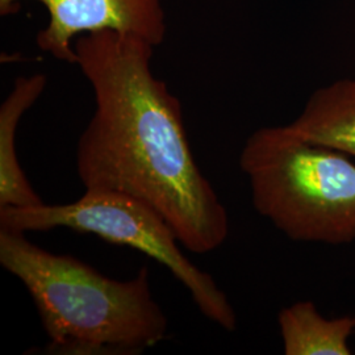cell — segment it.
I'll use <instances>...</instances> for the list:
<instances>
[{"label":"cell","instance_id":"cell-1","mask_svg":"<svg viewBox=\"0 0 355 355\" xmlns=\"http://www.w3.org/2000/svg\"><path fill=\"white\" fill-rule=\"evenodd\" d=\"M154 48L114 31L74 41L76 64L96 104L78 140L76 173L86 191L123 193L148 204L184 249L211 253L228 239V212L196 164L182 104L153 74Z\"/></svg>","mask_w":355,"mask_h":355},{"label":"cell","instance_id":"cell-2","mask_svg":"<svg viewBox=\"0 0 355 355\" xmlns=\"http://www.w3.org/2000/svg\"><path fill=\"white\" fill-rule=\"evenodd\" d=\"M0 265L36 305L49 337L44 354H141L167 336L168 321L153 297L146 266L133 279H111L6 229H0Z\"/></svg>","mask_w":355,"mask_h":355},{"label":"cell","instance_id":"cell-3","mask_svg":"<svg viewBox=\"0 0 355 355\" xmlns=\"http://www.w3.org/2000/svg\"><path fill=\"white\" fill-rule=\"evenodd\" d=\"M240 167L255 211L293 241L355 240V165L343 153L309 142L290 125L255 130Z\"/></svg>","mask_w":355,"mask_h":355},{"label":"cell","instance_id":"cell-4","mask_svg":"<svg viewBox=\"0 0 355 355\" xmlns=\"http://www.w3.org/2000/svg\"><path fill=\"white\" fill-rule=\"evenodd\" d=\"M57 228L94 234L150 257L189 290L205 318L229 331L237 328V316L225 292L184 255L174 230L148 204L123 193L86 191L73 203L0 208V229L28 233Z\"/></svg>","mask_w":355,"mask_h":355},{"label":"cell","instance_id":"cell-5","mask_svg":"<svg viewBox=\"0 0 355 355\" xmlns=\"http://www.w3.org/2000/svg\"><path fill=\"white\" fill-rule=\"evenodd\" d=\"M23 0H0V13L8 15ZM49 15L36 44L66 64H76L74 41L82 35L114 31L133 35L159 46L167 33L162 0H35Z\"/></svg>","mask_w":355,"mask_h":355},{"label":"cell","instance_id":"cell-6","mask_svg":"<svg viewBox=\"0 0 355 355\" xmlns=\"http://www.w3.org/2000/svg\"><path fill=\"white\" fill-rule=\"evenodd\" d=\"M46 76H19L0 107V208L33 207L44 203L31 186L16 152V133L23 114L46 87Z\"/></svg>","mask_w":355,"mask_h":355},{"label":"cell","instance_id":"cell-7","mask_svg":"<svg viewBox=\"0 0 355 355\" xmlns=\"http://www.w3.org/2000/svg\"><path fill=\"white\" fill-rule=\"evenodd\" d=\"M290 127L305 140L355 157V80L318 89Z\"/></svg>","mask_w":355,"mask_h":355},{"label":"cell","instance_id":"cell-8","mask_svg":"<svg viewBox=\"0 0 355 355\" xmlns=\"http://www.w3.org/2000/svg\"><path fill=\"white\" fill-rule=\"evenodd\" d=\"M286 355H350L355 316L322 318L312 302L283 308L278 316Z\"/></svg>","mask_w":355,"mask_h":355}]
</instances>
